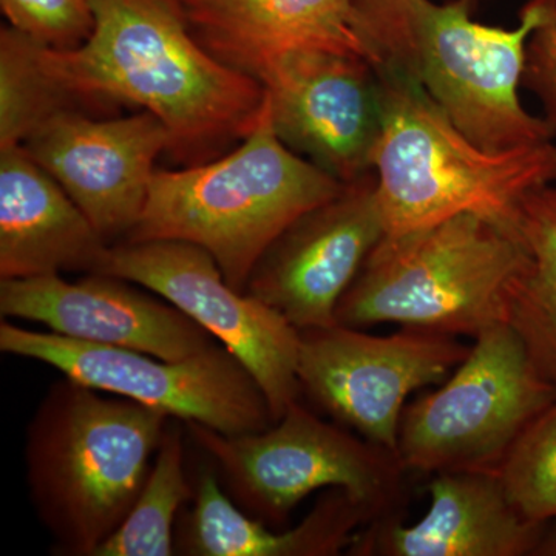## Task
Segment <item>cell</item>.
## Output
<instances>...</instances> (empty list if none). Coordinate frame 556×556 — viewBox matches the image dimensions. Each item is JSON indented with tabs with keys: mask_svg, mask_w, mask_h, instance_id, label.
<instances>
[{
	"mask_svg": "<svg viewBox=\"0 0 556 556\" xmlns=\"http://www.w3.org/2000/svg\"><path fill=\"white\" fill-rule=\"evenodd\" d=\"M94 28L75 50L39 47L50 78L73 101L118 102L152 113L167 153L197 166L251 134L265 87L223 64L193 38L174 0H91Z\"/></svg>",
	"mask_w": 556,
	"mask_h": 556,
	"instance_id": "1",
	"label": "cell"
},
{
	"mask_svg": "<svg viewBox=\"0 0 556 556\" xmlns=\"http://www.w3.org/2000/svg\"><path fill=\"white\" fill-rule=\"evenodd\" d=\"M382 124L371 166L386 236L475 214L517 233L533 190L556 182L554 141L489 152L468 139L404 68L376 67Z\"/></svg>",
	"mask_w": 556,
	"mask_h": 556,
	"instance_id": "2",
	"label": "cell"
},
{
	"mask_svg": "<svg viewBox=\"0 0 556 556\" xmlns=\"http://www.w3.org/2000/svg\"><path fill=\"white\" fill-rule=\"evenodd\" d=\"M62 376L27 427L25 466L53 554L94 556L129 515L170 417Z\"/></svg>",
	"mask_w": 556,
	"mask_h": 556,
	"instance_id": "3",
	"label": "cell"
},
{
	"mask_svg": "<svg viewBox=\"0 0 556 556\" xmlns=\"http://www.w3.org/2000/svg\"><path fill=\"white\" fill-rule=\"evenodd\" d=\"M343 186L277 137L266 97L258 123L236 149L197 166L155 172L144 212L124 241L197 244L230 287L244 292L270 244Z\"/></svg>",
	"mask_w": 556,
	"mask_h": 556,
	"instance_id": "4",
	"label": "cell"
},
{
	"mask_svg": "<svg viewBox=\"0 0 556 556\" xmlns=\"http://www.w3.org/2000/svg\"><path fill=\"white\" fill-rule=\"evenodd\" d=\"M382 64L408 72L450 121L489 152L554 141L521 104L527 43L546 0H529L514 30L471 20L467 0H356ZM379 64V65H382Z\"/></svg>",
	"mask_w": 556,
	"mask_h": 556,
	"instance_id": "5",
	"label": "cell"
},
{
	"mask_svg": "<svg viewBox=\"0 0 556 556\" xmlns=\"http://www.w3.org/2000/svg\"><path fill=\"white\" fill-rule=\"evenodd\" d=\"M525 260L517 233L475 214L383 236L340 299L336 321L475 339L507 324L508 294Z\"/></svg>",
	"mask_w": 556,
	"mask_h": 556,
	"instance_id": "6",
	"label": "cell"
},
{
	"mask_svg": "<svg viewBox=\"0 0 556 556\" xmlns=\"http://www.w3.org/2000/svg\"><path fill=\"white\" fill-rule=\"evenodd\" d=\"M185 426L237 506L270 529H285L303 500L328 489L346 490L376 519L402 515L408 471L397 453L321 419L300 399L273 426L254 433Z\"/></svg>",
	"mask_w": 556,
	"mask_h": 556,
	"instance_id": "7",
	"label": "cell"
},
{
	"mask_svg": "<svg viewBox=\"0 0 556 556\" xmlns=\"http://www.w3.org/2000/svg\"><path fill=\"white\" fill-rule=\"evenodd\" d=\"M437 390L405 405L397 456L407 471H497L527 427L554 402L548 380L510 325L473 339Z\"/></svg>",
	"mask_w": 556,
	"mask_h": 556,
	"instance_id": "8",
	"label": "cell"
},
{
	"mask_svg": "<svg viewBox=\"0 0 556 556\" xmlns=\"http://www.w3.org/2000/svg\"><path fill=\"white\" fill-rule=\"evenodd\" d=\"M0 351L49 365L83 386L219 433H254L276 422L257 380L222 343L181 361H164L126 348L21 328L3 318Z\"/></svg>",
	"mask_w": 556,
	"mask_h": 556,
	"instance_id": "9",
	"label": "cell"
},
{
	"mask_svg": "<svg viewBox=\"0 0 556 556\" xmlns=\"http://www.w3.org/2000/svg\"><path fill=\"white\" fill-rule=\"evenodd\" d=\"M97 273L148 289L206 329L257 380L274 420L302 396L299 329L262 300L230 287L203 248L178 240L119 241L110 244Z\"/></svg>",
	"mask_w": 556,
	"mask_h": 556,
	"instance_id": "10",
	"label": "cell"
},
{
	"mask_svg": "<svg viewBox=\"0 0 556 556\" xmlns=\"http://www.w3.org/2000/svg\"><path fill=\"white\" fill-rule=\"evenodd\" d=\"M470 346L456 336L416 328L390 336L339 324L303 329L300 390L334 422L397 453L407 399L444 382Z\"/></svg>",
	"mask_w": 556,
	"mask_h": 556,
	"instance_id": "11",
	"label": "cell"
},
{
	"mask_svg": "<svg viewBox=\"0 0 556 556\" xmlns=\"http://www.w3.org/2000/svg\"><path fill=\"white\" fill-rule=\"evenodd\" d=\"M258 80L277 137L292 152L342 182L372 170L382 109L378 75L365 58L291 50L270 61Z\"/></svg>",
	"mask_w": 556,
	"mask_h": 556,
	"instance_id": "12",
	"label": "cell"
},
{
	"mask_svg": "<svg viewBox=\"0 0 556 556\" xmlns=\"http://www.w3.org/2000/svg\"><path fill=\"white\" fill-rule=\"evenodd\" d=\"M386 236L375 170L311 208L258 260L244 288L299 331L338 324L336 309Z\"/></svg>",
	"mask_w": 556,
	"mask_h": 556,
	"instance_id": "13",
	"label": "cell"
},
{
	"mask_svg": "<svg viewBox=\"0 0 556 556\" xmlns=\"http://www.w3.org/2000/svg\"><path fill=\"white\" fill-rule=\"evenodd\" d=\"M169 131L152 113L93 118L65 109L40 124L22 148L49 172L110 244L129 237L149 199L155 161Z\"/></svg>",
	"mask_w": 556,
	"mask_h": 556,
	"instance_id": "14",
	"label": "cell"
},
{
	"mask_svg": "<svg viewBox=\"0 0 556 556\" xmlns=\"http://www.w3.org/2000/svg\"><path fill=\"white\" fill-rule=\"evenodd\" d=\"M142 289L100 273L76 281L61 274L0 280V314L43 325L62 338L164 361H181L219 343L167 300Z\"/></svg>",
	"mask_w": 556,
	"mask_h": 556,
	"instance_id": "15",
	"label": "cell"
},
{
	"mask_svg": "<svg viewBox=\"0 0 556 556\" xmlns=\"http://www.w3.org/2000/svg\"><path fill=\"white\" fill-rule=\"evenodd\" d=\"M430 507L412 526L402 515L358 530L353 556H533L546 522L533 521L511 503L497 471L431 475Z\"/></svg>",
	"mask_w": 556,
	"mask_h": 556,
	"instance_id": "16",
	"label": "cell"
},
{
	"mask_svg": "<svg viewBox=\"0 0 556 556\" xmlns=\"http://www.w3.org/2000/svg\"><path fill=\"white\" fill-rule=\"evenodd\" d=\"M193 38L223 64L258 79L298 49L345 51L375 67L378 54L356 0H174Z\"/></svg>",
	"mask_w": 556,
	"mask_h": 556,
	"instance_id": "17",
	"label": "cell"
},
{
	"mask_svg": "<svg viewBox=\"0 0 556 556\" xmlns=\"http://www.w3.org/2000/svg\"><path fill=\"white\" fill-rule=\"evenodd\" d=\"M109 247L27 150L0 149V280L97 273Z\"/></svg>",
	"mask_w": 556,
	"mask_h": 556,
	"instance_id": "18",
	"label": "cell"
},
{
	"mask_svg": "<svg viewBox=\"0 0 556 556\" xmlns=\"http://www.w3.org/2000/svg\"><path fill=\"white\" fill-rule=\"evenodd\" d=\"M375 519V511L346 490L328 489L300 525L278 532L237 506L215 468L204 467L192 510L178 521L175 546L189 556H336Z\"/></svg>",
	"mask_w": 556,
	"mask_h": 556,
	"instance_id": "19",
	"label": "cell"
},
{
	"mask_svg": "<svg viewBox=\"0 0 556 556\" xmlns=\"http://www.w3.org/2000/svg\"><path fill=\"white\" fill-rule=\"evenodd\" d=\"M517 236L526 260L508 294L507 324L556 386V182L522 201Z\"/></svg>",
	"mask_w": 556,
	"mask_h": 556,
	"instance_id": "20",
	"label": "cell"
},
{
	"mask_svg": "<svg viewBox=\"0 0 556 556\" xmlns=\"http://www.w3.org/2000/svg\"><path fill=\"white\" fill-rule=\"evenodd\" d=\"M185 464L182 428L178 419L170 417L134 507L94 556L177 554L175 532L179 510L195 493Z\"/></svg>",
	"mask_w": 556,
	"mask_h": 556,
	"instance_id": "21",
	"label": "cell"
},
{
	"mask_svg": "<svg viewBox=\"0 0 556 556\" xmlns=\"http://www.w3.org/2000/svg\"><path fill=\"white\" fill-rule=\"evenodd\" d=\"M39 47L10 25L0 30V149L22 146L61 110L80 109L43 68Z\"/></svg>",
	"mask_w": 556,
	"mask_h": 556,
	"instance_id": "22",
	"label": "cell"
},
{
	"mask_svg": "<svg viewBox=\"0 0 556 556\" xmlns=\"http://www.w3.org/2000/svg\"><path fill=\"white\" fill-rule=\"evenodd\" d=\"M497 475L525 517L540 522L556 518V397L527 427Z\"/></svg>",
	"mask_w": 556,
	"mask_h": 556,
	"instance_id": "23",
	"label": "cell"
},
{
	"mask_svg": "<svg viewBox=\"0 0 556 556\" xmlns=\"http://www.w3.org/2000/svg\"><path fill=\"white\" fill-rule=\"evenodd\" d=\"M14 30L53 50H75L94 28L91 0H0Z\"/></svg>",
	"mask_w": 556,
	"mask_h": 556,
	"instance_id": "24",
	"label": "cell"
},
{
	"mask_svg": "<svg viewBox=\"0 0 556 556\" xmlns=\"http://www.w3.org/2000/svg\"><path fill=\"white\" fill-rule=\"evenodd\" d=\"M521 86L535 94L543 118L556 131V0H546L543 21L527 43Z\"/></svg>",
	"mask_w": 556,
	"mask_h": 556,
	"instance_id": "25",
	"label": "cell"
},
{
	"mask_svg": "<svg viewBox=\"0 0 556 556\" xmlns=\"http://www.w3.org/2000/svg\"><path fill=\"white\" fill-rule=\"evenodd\" d=\"M533 556H556V518L544 526Z\"/></svg>",
	"mask_w": 556,
	"mask_h": 556,
	"instance_id": "26",
	"label": "cell"
},
{
	"mask_svg": "<svg viewBox=\"0 0 556 556\" xmlns=\"http://www.w3.org/2000/svg\"><path fill=\"white\" fill-rule=\"evenodd\" d=\"M467 2H468V5L471 7V10H475V9H477L479 0H467Z\"/></svg>",
	"mask_w": 556,
	"mask_h": 556,
	"instance_id": "27",
	"label": "cell"
}]
</instances>
